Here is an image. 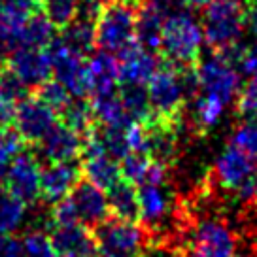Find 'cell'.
<instances>
[{
	"label": "cell",
	"mask_w": 257,
	"mask_h": 257,
	"mask_svg": "<svg viewBox=\"0 0 257 257\" xmlns=\"http://www.w3.org/2000/svg\"><path fill=\"white\" fill-rule=\"evenodd\" d=\"M144 0H104L95 21V46L117 55L137 42L138 14Z\"/></svg>",
	"instance_id": "cell-1"
},
{
	"label": "cell",
	"mask_w": 257,
	"mask_h": 257,
	"mask_svg": "<svg viewBox=\"0 0 257 257\" xmlns=\"http://www.w3.org/2000/svg\"><path fill=\"white\" fill-rule=\"evenodd\" d=\"M204 40L202 25L187 12H169L161 27L159 59L176 66H197Z\"/></svg>",
	"instance_id": "cell-2"
},
{
	"label": "cell",
	"mask_w": 257,
	"mask_h": 257,
	"mask_svg": "<svg viewBox=\"0 0 257 257\" xmlns=\"http://www.w3.org/2000/svg\"><path fill=\"white\" fill-rule=\"evenodd\" d=\"M146 93L153 119L170 125H182L185 100H187L182 66L159 59L157 70L146 83Z\"/></svg>",
	"instance_id": "cell-3"
},
{
	"label": "cell",
	"mask_w": 257,
	"mask_h": 257,
	"mask_svg": "<svg viewBox=\"0 0 257 257\" xmlns=\"http://www.w3.org/2000/svg\"><path fill=\"white\" fill-rule=\"evenodd\" d=\"M246 27V6L240 0H214L204 8L202 32L214 53L240 44Z\"/></svg>",
	"instance_id": "cell-4"
},
{
	"label": "cell",
	"mask_w": 257,
	"mask_h": 257,
	"mask_svg": "<svg viewBox=\"0 0 257 257\" xmlns=\"http://www.w3.org/2000/svg\"><path fill=\"white\" fill-rule=\"evenodd\" d=\"M98 257H138L150 242V233L140 221L110 216L93 229Z\"/></svg>",
	"instance_id": "cell-5"
},
{
	"label": "cell",
	"mask_w": 257,
	"mask_h": 257,
	"mask_svg": "<svg viewBox=\"0 0 257 257\" xmlns=\"http://www.w3.org/2000/svg\"><path fill=\"white\" fill-rule=\"evenodd\" d=\"M40 161L34 152H23L10 163L2 187L12 193L25 206H32L40 199Z\"/></svg>",
	"instance_id": "cell-6"
},
{
	"label": "cell",
	"mask_w": 257,
	"mask_h": 257,
	"mask_svg": "<svg viewBox=\"0 0 257 257\" xmlns=\"http://www.w3.org/2000/svg\"><path fill=\"white\" fill-rule=\"evenodd\" d=\"M57 121H59V115L32 93H29L16 104L14 127L19 131L27 146L38 144L53 128Z\"/></svg>",
	"instance_id": "cell-7"
},
{
	"label": "cell",
	"mask_w": 257,
	"mask_h": 257,
	"mask_svg": "<svg viewBox=\"0 0 257 257\" xmlns=\"http://www.w3.org/2000/svg\"><path fill=\"white\" fill-rule=\"evenodd\" d=\"M197 78L199 85L206 95H214L223 100V104H229L236 98L240 91V74L231 63L223 61L216 53L206 59L199 61L197 64Z\"/></svg>",
	"instance_id": "cell-8"
},
{
	"label": "cell",
	"mask_w": 257,
	"mask_h": 257,
	"mask_svg": "<svg viewBox=\"0 0 257 257\" xmlns=\"http://www.w3.org/2000/svg\"><path fill=\"white\" fill-rule=\"evenodd\" d=\"M16 76L29 87V91L53 78V66L48 48H27L19 46L4 59Z\"/></svg>",
	"instance_id": "cell-9"
},
{
	"label": "cell",
	"mask_w": 257,
	"mask_h": 257,
	"mask_svg": "<svg viewBox=\"0 0 257 257\" xmlns=\"http://www.w3.org/2000/svg\"><path fill=\"white\" fill-rule=\"evenodd\" d=\"M191 251L195 257H234L236 240L225 225L204 221L193 233Z\"/></svg>",
	"instance_id": "cell-10"
},
{
	"label": "cell",
	"mask_w": 257,
	"mask_h": 257,
	"mask_svg": "<svg viewBox=\"0 0 257 257\" xmlns=\"http://www.w3.org/2000/svg\"><path fill=\"white\" fill-rule=\"evenodd\" d=\"M159 55L146 51L138 42L117 53L119 85H144L157 70Z\"/></svg>",
	"instance_id": "cell-11"
},
{
	"label": "cell",
	"mask_w": 257,
	"mask_h": 257,
	"mask_svg": "<svg viewBox=\"0 0 257 257\" xmlns=\"http://www.w3.org/2000/svg\"><path fill=\"white\" fill-rule=\"evenodd\" d=\"M81 146L83 138L76 131L66 127L63 121H57L53 128L34 148L40 150L48 163H74L80 159Z\"/></svg>",
	"instance_id": "cell-12"
},
{
	"label": "cell",
	"mask_w": 257,
	"mask_h": 257,
	"mask_svg": "<svg viewBox=\"0 0 257 257\" xmlns=\"http://www.w3.org/2000/svg\"><path fill=\"white\" fill-rule=\"evenodd\" d=\"M68 197L72 199L76 212L80 216V221L83 225H87L89 229H95L96 225H100L104 219L112 216L106 193L100 187H96L95 184L87 182L85 178H81L76 184V187Z\"/></svg>",
	"instance_id": "cell-13"
},
{
	"label": "cell",
	"mask_w": 257,
	"mask_h": 257,
	"mask_svg": "<svg viewBox=\"0 0 257 257\" xmlns=\"http://www.w3.org/2000/svg\"><path fill=\"white\" fill-rule=\"evenodd\" d=\"M81 180V169L74 163H48L40 170V199L53 202L68 197Z\"/></svg>",
	"instance_id": "cell-14"
},
{
	"label": "cell",
	"mask_w": 257,
	"mask_h": 257,
	"mask_svg": "<svg viewBox=\"0 0 257 257\" xmlns=\"http://www.w3.org/2000/svg\"><path fill=\"white\" fill-rule=\"evenodd\" d=\"M49 238L59 257H96L95 234L87 225L53 227Z\"/></svg>",
	"instance_id": "cell-15"
},
{
	"label": "cell",
	"mask_w": 257,
	"mask_h": 257,
	"mask_svg": "<svg viewBox=\"0 0 257 257\" xmlns=\"http://www.w3.org/2000/svg\"><path fill=\"white\" fill-rule=\"evenodd\" d=\"M255 172L257 169L249 163L248 157L240 150H236L234 146H229L219 155V159L216 161V167H214V178H216L217 184L223 189L234 193L238 191Z\"/></svg>",
	"instance_id": "cell-16"
},
{
	"label": "cell",
	"mask_w": 257,
	"mask_h": 257,
	"mask_svg": "<svg viewBox=\"0 0 257 257\" xmlns=\"http://www.w3.org/2000/svg\"><path fill=\"white\" fill-rule=\"evenodd\" d=\"M170 6L167 0H144L137 23V42L150 53H159L161 27L169 16Z\"/></svg>",
	"instance_id": "cell-17"
},
{
	"label": "cell",
	"mask_w": 257,
	"mask_h": 257,
	"mask_svg": "<svg viewBox=\"0 0 257 257\" xmlns=\"http://www.w3.org/2000/svg\"><path fill=\"white\" fill-rule=\"evenodd\" d=\"M121 174L137 187L140 185H161L167 178V167L150 157L148 153H127L119 161Z\"/></svg>",
	"instance_id": "cell-18"
},
{
	"label": "cell",
	"mask_w": 257,
	"mask_h": 257,
	"mask_svg": "<svg viewBox=\"0 0 257 257\" xmlns=\"http://www.w3.org/2000/svg\"><path fill=\"white\" fill-rule=\"evenodd\" d=\"M89 72L93 80V93L95 95H106L119 89V74H117V59L108 51H96L93 57L87 59Z\"/></svg>",
	"instance_id": "cell-19"
},
{
	"label": "cell",
	"mask_w": 257,
	"mask_h": 257,
	"mask_svg": "<svg viewBox=\"0 0 257 257\" xmlns=\"http://www.w3.org/2000/svg\"><path fill=\"white\" fill-rule=\"evenodd\" d=\"M110 214L119 219L140 221V206H138V187L131 184L127 178H121L119 182L106 191Z\"/></svg>",
	"instance_id": "cell-20"
},
{
	"label": "cell",
	"mask_w": 257,
	"mask_h": 257,
	"mask_svg": "<svg viewBox=\"0 0 257 257\" xmlns=\"http://www.w3.org/2000/svg\"><path fill=\"white\" fill-rule=\"evenodd\" d=\"M55 31L57 27L40 6L25 21L19 42L21 46H27V48H48L55 38Z\"/></svg>",
	"instance_id": "cell-21"
},
{
	"label": "cell",
	"mask_w": 257,
	"mask_h": 257,
	"mask_svg": "<svg viewBox=\"0 0 257 257\" xmlns=\"http://www.w3.org/2000/svg\"><path fill=\"white\" fill-rule=\"evenodd\" d=\"M61 34L59 38L68 49H72L74 53L81 57H91L95 46V25L74 17L68 25H64L63 29H59Z\"/></svg>",
	"instance_id": "cell-22"
},
{
	"label": "cell",
	"mask_w": 257,
	"mask_h": 257,
	"mask_svg": "<svg viewBox=\"0 0 257 257\" xmlns=\"http://www.w3.org/2000/svg\"><path fill=\"white\" fill-rule=\"evenodd\" d=\"M140 221L146 225L157 223L169 214V197L161 185H140L138 187Z\"/></svg>",
	"instance_id": "cell-23"
},
{
	"label": "cell",
	"mask_w": 257,
	"mask_h": 257,
	"mask_svg": "<svg viewBox=\"0 0 257 257\" xmlns=\"http://www.w3.org/2000/svg\"><path fill=\"white\" fill-rule=\"evenodd\" d=\"M59 121H63L66 127L76 131L81 138L96 127L95 113H93L89 98H72L70 104L59 115Z\"/></svg>",
	"instance_id": "cell-24"
},
{
	"label": "cell",
	"mask_w": 257,
	"mask_h": 257,
	"mask_svg": "<svg viewBox=\"0 0 257 257\" xmlns=\"http://www.w3.org/2000/svg\"><path fill=\"white\" fill-rule=\"evenodd\" d=\"M223 100L214 95H204L197 98L195 102V112H193V125L197 133H208L210 128L216 125L221 113H223Z\"/></svg>",
	"instance_id": "cell-25"
},
{
	"label": "cell",
	"mask_w": 257,
	"mask_h": 257,
	"mask_svg": "<svg viewBox=\"0 0 257 257\" xmlns=\"http://www.w3.org/2000/svg\"><path fill=\"white\" fill-rule=\"evenodd\" d=\"M25 148L27 144H25L23 137L19 135V131L14 125L0 128V185L4 184L10 163L16 159Z\"/></svg>",
	"instance_id": "cell-26"
},
{
	"label": "cell",
	"mask_w": 257,
	"mask_h": 257,
	"mask_svg": "<svg viewBox=\"0 0 257 257\" xmlns=\"http://www.w3.org/2000/svg\"><path fill=\"white\" fill-rule=\"evenodd\" d=\"M31 93L36 98H40L46 106H49L57 115H61L64 108L70 104V100H72V95L68 93V89L64 87L59 80H53V78H49L48 81L40 83L38 87L31 89Z\"/></svg>",
	"instance_id": "cell-27"
},
{
	"label": "cell",
	"mask_w": 257,
	"mask_h": 257,
	"mask_svg": "<svg viewBox=\"0 0 257 257\" xmlns=\"http://www.w3.org/2000/svg\"><path fill=\"white\" fill-rule=\"evenodd\" d=\"M23 202L0 187V234H12L25 217Z\"/></svg>",
	"instance_id": "cell-28"
},
{
	"label": "cell",
	"mask_w": 257,
	"mask_h": 257,
	"mask_svg": "<svg viewBox=\"0 0 257 257\" xmlns=\"http://www.w3.org/2000/svg\"><path fill=\"white\" fill-rule=\"evenodd\" d=\"M231 146L240 150L257 169V121H246L242 127L236 128Z\"/></svg>",
	"instance_id": "cell-29"
},
{
	"label": "cell",
	"mask_w": 257,
	"mask_h": 257,
	"mask_svg": "<svg viewBox=\"0 0 257 257\" xmlns=\"http://www.w3.org/2000/svg\"><path fill=\"white\" fill-rule=\"evenodd\" d=\"M42 10L48 14L57 29H63L76 17L78 0H38Z\"/></svg>",
	"instance_id": "cell-30"
},
{
	"label": "cell",
	"mask_w": 257,
	"mask_h": 257,
	"mask_svg": "<svg viewBox=\"0 0 257 257\" xmlns=\"http://www.w3.org/2000/svg\"><path fill=\"white\" fill-rule=\"evenodd\" d=\"M236 113L244 121H257V76H251L238 91Z\"/></svg>",
	"instance_id": "cell-31"
},
{
	"label": "cell",
	"mask_w": 257,
	"mask_h": 257,
	"mask_svg": "<svg viewBox=\"0 0 257 257\" xmlns=\"http://www.w3.org/2000/svg\"><path fill=\"white\" fill-rule=\"evenodd\" d=\"M21 246H23V257H59L49 234H46L44 231L27 233Z\"/></svg>",
	"instance_id": "cell-32"
},
{
	"label": "cell",
	"mask_w": 257,
	"mask_h": 257,
	"mask_svg": "<svg viewBox=\"0 0 257 257\" xmlns=\"http://www.w3.org/2000/svg\"><path fill=\"white\" fill-rule=\"evenodd\" d=\"M49 217H51V225H53V227H68V225L81 223L80 216H78L76 206H74V202L70 197H64L61 201L53 202V204H51Z\"/></svg>",
	"instance_id": "cell-33"
},
{
	"label": "cell",
	"mask_w": 257,
	"mask_h": 257,
	"mask_svg": "<svg viewBox=\"0 0 257 257\" xmlns=\"http://www.w3.org/2000/svg\"><path fill=\"white\" fill-rule=\"evenodd\" d=\"M233 66L238 70V74H244V76H249V78L257 76V44H253V46H240Z\"/></svg>",
	"instance_id": "cell-34"
},
{
	"label": "cell",
	"mask_w": 257,
	"mask_h": 257,
	"mask_svg": "<svg viewBox=\"0 0 257 257\" xmlns=\"http://www.w3.org/2000/svg\"><path fill=\"white\" fill-rule=\"evenodd\" d=\"M0 257H23L21 242L12 234H0Z\"/></svg>",
	"instance_id": "cell-35"
},
{
	"label": "cell",
	"mask_w": 257,
	"mask_h": 257,
	"mask_svg": "<svg viewBox=\"0 0 257 257\" xmlns=\"http://www.w3.org/2000/svg\"><path fill=\"white\" fill-rule=\"evenodd\" d=\"M14 113H16V102L10 100L8 96L0 95V128L14 123Z\"/></svg>",
	"instance_id": "cell-36"
},
{
	"label": "cell",
	"mask_w": 257,
	"mask_h": 257,
	"mask_svg": "<svg viewBox=\"0 0 257 257\" xmlns=\"http://www.w3.org/2000/svg\"><path fill=\"white\" fill-rule=\"evenodd\" d=\"M246 27L257 36V4H248L246 6Z\"/></svg>",
	"instance_id": "cell-37"
},
{
	"label": "cell",
	"mask_w": 257,
	"mask_h": 257,
	"mask_svg": "<svg viewBox=\"0 0 257 257\" xmlns=\"http://www.w3.org/2000/svg\"><path fill=\"white\" fill-rule=\"evenodd\" d=\"M178 2H182L187 8H206L210 2H214V0H178Z\"/></svg>",
	"instance_id": "cell-38"
},
{
	"label": "cell",
	"mask_w": 257,
	"mask_h": 257,
	"mask_svg": "<svg viewBox=\"0 0 257 257\" xmlns=\"http://www.w3.org/2000/svg\"><path fill=\"white\" fill-rule=\"evenodd\" d=\"M138 257H155V255H152V253H144V251H142V253H140Z\"/></svg>",
	"instance_id": "cell-39"
},
{
	"label": "cell",
	"mask_w": 257,
	"mask_h": 257,
	"mask_svg": "<svg viewBox=\"0 0 257 257\" xmlns=\"http://www.w3.org/2000/svg\"><path fill=\"white\" fill-rule=\"evenodd\" d=\"M248 4H257V0H249Z\"/></svg>",
	"instance_id": "cell-40"
}]
</instances>
